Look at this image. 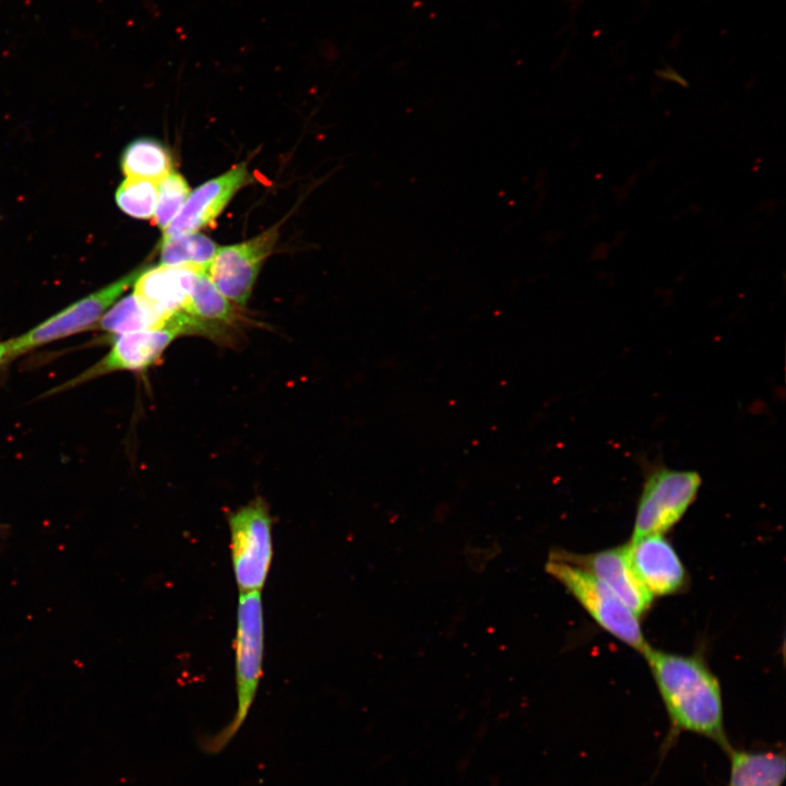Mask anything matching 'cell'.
<instances>
[{"label":"cell","mask_w":786,"mask_h":786,"mask_svg":"<svg viewBox=\"0 0 786 786\" xmlns=\"http://www.w3.org/2000/svg\"><path fill=\"white\" fill-rule=\"evenodd\" d=\"M665 705L670 728L663 743L667 752L682 733L703 736L726 753L733 748L724 724L718 679L694 655H680L652 647L644 655Z\"/></svg>","instance_id":"cell-1"},{"label":"cell","mask_w":786,"mask_h":786,"mask_svg":"<svg viewBox=\"0 0 786 786\" xmlns=\"http://www.w3.org/2000/svg\"><path fill=\"white\" fill-rule=\"evenodd\" d=\"M264 619L260 591L240 593L236 631L237 708L233 719L219 731L200 740L203 752H221L238 733L254 702L262 677Z\"/></svg>","instance_id":"cell-2"},{"label":"cell","mask_w":786,"mask_h":786,"mask_svg":"<svg viewBox=\"0 0 786 786\" xmlns=\"http://www.w3.org/2000/svg\"><path fill=\"white\" fill-rule=\"evenodd\" d=\"M546 571L560 582L587 614L609 634L643 656L651 646L645 641L639 618L594 575L555 553Z\"/></svg>","instance_id":"cell-3"},{"label":"cell","mask_w":786,"mask_h":786,"mask_svg":"<svg viewBox=\"0 0 786 786\" xmlns=\"http://www.w3.org/2000/svg\"><path fill=\"white\" fill-rule=\"evenodd\" d=\"M230 556L240 593L261 591L273 558L272 516L258 497L228 514Z\"/></svg>","instance_id":"cell-4"},{"label":"cell","mask_w":786,"mask_h":786,"mask_svg":"<svg viewBox=\"0 0 786 786\" xmlns=\"http://www.w3.org/2000/svg\"><path fill=\"white\" fill-rule=\"evenodd\" d=\"M701 484L695 471L660 466L650 472L638 502L631 539L669 531L694 502Z\"/></svg>","instance_id":"cell-5"},{"label":"cell","mask_w":786,"mask_h":786,"mask_svg":"<svg viewBox=\"0 0 786 786\" xmlns=\"http://www.w3.org/2000/svg\"><path fill=\"white\" fill-rule=\"evenodd\" d=\"M139 267L107 286L83 297L22 335L8 340L12 359L39 346L92 330L142 272Z\"/></svg>","instance_id":"cell-6"},{"label":"cell","mask_w":786,"mask_h":786,"mask_svg":"<svg viewBox=\"0 0 786 786\" xmlns=\"http://www.w3.org/2000/svg\"><path fill=\"white\" fill-rule=\"evenodd\" d=\"M278 226H273L243 242L218 248L209 276L216 288L233 303L245 307L251 296L263 262L272 253Z\"/></svg>","instance_id":"cell-7"},{"label":"cell","mask_w":786,"mask_h":786,"mask_svg":"<svg viewBox=\"0 0 786 786\" xmlns=\"http://www.w3.org/2000/svg\"><path fill=\"white\" fill-rule=\"evenodd\" d=\"M181 334L169 327L115 335L109 352L95 365L56 390H64L116 371L143 372L156 366Z\"/></svg>","instance_id":"cell-8"},{"label":"cell","mask_w":786,"mask_h":786,"mask_svg":"<svg viewBox=\"0 0 786 786\" xmlns=\"http://www.w3.org/2000/svg\"><path fill=\"white\" fill-rule=\"evenodd\" d=\"M551 552L594 575L636 616L650 608L653 596L636 576L627 545L587 555L563 550Z\"/></svg>","instance_id":"cell-9"},{"label":"cell","mask_w":786,"mask_h":786,"mask_svg":"<svg viewBox=\"0 0 786 786\" xmlns=\"http://www.w3.org/2000/svg\"><path fill=\"white\" fill-rule=\"evenodd\" d=\"M250 181L245 163L213 178L192 192L177 216L164 230L165 238L196 233L211 225L231 198Z\"/></svg>","instance_id":"cell-10"},{"label":"cell","mask_w":786,"mask_h":786,"mask_svg":"<svg viewBox=\"0 0 786 786\" xmlns=\"http://www.w3.org/2000/svg\"><path fill=\"white\" fill-rule=\"evenodd\" d=\"M627 549L636 576L652 596L676 594L686 585V569L663 534L630 539Z\"/></svg>","instance_id":"cell-11"},{"label":"cell","mask_w":786,"mask_h":786,"mask_svg":"<svg viewBox=\"0 0 786 786\" xmlns=\"http://www.w3.org/2000/svg\"><path fill=\"white\" fill-rule=\"evenodd\" d=\"M199 271L207 270L164 264L142 270L133 283V295L168 327L170 319L183 311Z\"/></svg>","instance_id":"cell-12"},{"label":"cell","mask_w":786,"mask_h":786,"mask_svg":"<svg viewBox=\"0 0 786 786\" xmlns=\"http://www.w3.org/2000/svg\"><path fill=\"white\" fill-rule=\"evenodd\" d=\"M727 786H782L786 774L784 751L731 748Z\"/></svg>","instance_id":"cell-13"},{"label":"cell","mask_w":786,"mask_h":786,"mask_svg":"<svg viewBox=\"0 0 786 786\" xmlns=\"http://www.w3.org/2000/svg\"><path fill=\"white\" fill-rule=\"evenodd\" d=\"M121 169L128 178L158 182L172 171V158L168 150L153 139H136L129 143L121 155Z\"/></svg>","instance_id":"cell-14"},{"label":"cell","mask_w":786,"mask_h":786,"mask_svg":"<svg viewBox=\"0 0 786 786\" xmlns=\"http://www.w3.org/2000/svg\"><path fill=\"white\" fill-rule=\"evenodd\" d=\"M164 321L145 308L133 295L116 301L92 327L121 335L152 329H164Z\"/></svg>","instance_id":"cell-15"},{"label":"cell","mask_w":786,"mask_h":786,"mask_svg":"<svg viewBox=\"0 0 786 786\" xmlns=\"http://www.w3.org/2000/svg\"><path fill=\"white\" fill-rule=\"evenodd\" d=\"M217 249L212 239L198 233L164 237L160 246V264L192 265L209 271Z\"/></svg>","instance_id":"cell-16"},{"label":"cell","mask_w":786,"mask_h":786,"mask_svg":"<svg viewBox=\"0 0 786 786\" xmlns=\"http://www.w3.org/2000/svg\"><path fill=\"white\" fill-rule=\"evenodd\" d=\"M116 203L127 215L150 219L157 200V182L147 179L127 178L116 191Z\"/></svg>","instance_id":"cell-17"},{"label":"cell","mask_w":786,"mask_h":786,"mask_svg":"<svg viewBox=\"0 0 786 786\" xmlns=\"http://www.w3.org/2000/svg\"><path fill=\"white\" fill-rule=\"evenodd\" d=\"M190 192L186 179L178 172L171 171L159 180L153 224L165 230L179 213Z\"/></svg>","instance_id":"cell-18"},{"label":"cell","mask_w":786,"mask_h":786,"mask_svg":"<svg viewBox=\"0 0 786 786\" xmlns=\"http://www.w3.org/2000/svg\"><path fill=\"white\" fill-rule=\"evenodd\" d=\"M12 359L9 341L0 342V366Z\"/></svg>","instance_id":"cell-19"}]
</instances>
